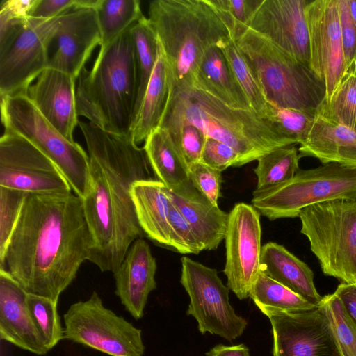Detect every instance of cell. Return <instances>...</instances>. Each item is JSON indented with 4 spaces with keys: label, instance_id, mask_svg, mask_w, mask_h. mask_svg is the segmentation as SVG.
Segmentation results:
<instances>
[{
    "label": "cell",
    "instance_id": "cell-23",
    "mask_svg": "<svg viewBox=\"0 0 356 356\" xmlns=\"http://www.w3.org/2000/svg\"><path fill=\"white\" fill-rule=\"evenodd\" d=\"M299 155L356 169V131L317 113Z\"/></svg>",
    "mask_w": 356,
    "mask_h": 356
},
{
    "label": "cell",
    "instance_id": "cell-44",
    "mask_svg": "<svg viewBox=\"0 0 356 356\" xmlns=\"http://www.w3.org/2000/svg\"><path fill=\"white\" fill-rule=\"evenodd\" d=\"M98 0H35L29 17L50 19L81 8H95Z\"/></svg>",
    "mask_w": 356,
    "mask_h": 356
},
{
    "label": "cell",
    "instance_id": "cell-31",
    "mask_svg": "<svg viewBox=\"0 0 356 356\" xmlns=\"http://www.w3.org/2000/svg\"><path fill=\"white\" fill-rule=\"evenodd\" d=\"M131 33L135 47L138 72V91L135 120L156 65L159 40L149 19L145 17L131 26Z\"/></svg>",
    "mask_w": 356,
    "mask_h": 356
},
{
    "label": "cell",
    "instance_id": "cell-13",
    "mask_svg": "<svg viewBox=\"0 0 356 356\" xmlns=\"http://www.w3.org/2000/svg\"><path fill=\"white\" fill-rule=\"evenodd\" d=\"M58 17L30 18L13 42L0 52V97L26 94L29 86L49 67Z\"/></svg>",
    "mask_w": 356,
    "mask_h": 356
},
{
    "label": "cell",
    "instance_id": "cell-12",
    "mask_svg": "<svg viewBox=\"0 0 356 356\" xmlns=\"http://www.w3.org/2000/svg\"><path fill=\"white\" fill-rule=\"evenodd\" d=\"M0 186L28 194L72 192L49 158L23 136L5 129L0 138Z\"/></svg>",
    "mask_w": 356,
    "mask_h": 356
},
{
    "label": "cell",
    "instance_id": "cell-25",
    "mask_svg": "<svg viewBox=\"0 0 356 356\" xmlns=\"http://www.w3.org/2000/svg\"><path fill=\"white\" fill-rule=\"evenodd\" d=\"M131 193L144 234L155 243L170 248L169 188L152 178L136 181Z\"/></svg>",
    "mask_w": 356,
    "mask_h": 356
},
{
    "label": "cell",
    "instance_id": "cell-26",
    "mask_svg": "<svg viewBox=\"0 0 356 356\" xmlns=\"http://www.w3.org/2000/svg\"><path fill=\"white\" fill-rule=\"evenodd\" d=\"M170 87V70L159 42L156 65L131 129V136L136 144L145 142L149 134L159 127Z\"/></svg>",
    "mask_w": 356,
    "mask_h": 356
},
{
    "label": "cell",
    "instance_id": "cell-28",
    "mask_svg": "<svg viewBox=\"0 0 356 356\" xmlns=\"http://www.w3.org/2000/svg\"><path fill=\"white\" fill-rule=\"evenodd\" d=\"M143 148L157 179L170 190L191 183L189 166L168 131L159 127L152 131L145 140Z\"/></svg>",
    "mask_w": 356,
    "mask_h": 356
},
{
    "label": "cell",
    "instance_id": "cell-48",
    "mask_svg": "<svg viewBox=\"0 0 356 356\" xmlns=\"http://www.w3.org/2000/svg\"><path fill=\"white\" fill-rule=\"evenodd\" d=\"M206 356H250L248 348L244 344L226 346L218 344L205 353Z\"/></svg>",
    "mask_w": 356,
    "mask_h": 356
},
{
    "label": "cell",
    "instance_id": "cell-46",
    "mask_svg": "<svg viewBox=\"0 0 356 356\" xmlns=\"http://www.w3.org/2000/svg\"><path fill=\"white\" fill-rule=\"evenodd\" d=\"M35 0H3L1 3L0 13L10 17L28 19Z\"/></svg>",
    "mask_w": 356,
    "mask_h": 356
},
{
    "label": "cell",
    "instance_id": "cell-45",
    "mask_svg": "<svg viewBox=\"0 0 356 356\" xmlns=\"http://www.w3.org/2000/svg\"><path fill=\"white\" fill-rule=\"evenodd\" d=\"M346 72L356 62V24L350 15L348 0H337Z\"/></svg>",
    "mask_w": 356,
    "mask_h": 356
},
{
    "label": "cell",
    "instance_id": "cell-20",
    "mask_svg": "<svg viewBox=\"0 0 356 356\" xmlns=\"http://www.w3.org/2000/svg\"><path fill=\"white\" fill-rule=\"evenodd\" d=\"M27 292L0 269V338L24 350L43 355L47 347L31 313Z\"/></svg>",
    "mask_w": 356,
    "mask_h": 356
},
{
    "label": "cell",
    "instance_id": "cell-9",
    "mask_svg": "<svg viewBox=\"0 0 356 356\" xmlns=\"http://www.w3.org/2000/svg\"><path fill=\"white\" fill-rule=\"evenodd\" d=\"M340 198H356V169L337 163L299 169L288 181L255 190L252 205L270 220L299 217L308 206Z\"/></svg>",
    "mask_w": 356,
    "mask_h": 356
},
{
    "label": "cell",
    "instance_id": "cell-38",
    "mask_svg": "<svg viewBox=\"0 0 356 356\" xmlns=\"http://www.w3.org/2000/svg\"><path fill=\"white\" fill-rule=\"evenodd\" d=\"M263 0H207L226 25L232 40L249 27Z\"/></svg>",
    "mask_w": 356,
    "mask_h": 356
},
{
    "label": "cell",
    "instance_id": "cell-16",
    "mask_svg": "<svg viewBox=\"0 0 356 356\" xmlns=\"http://www.w3.org/2000/svg\"><path fill=\"white\" fill-rule=\"evenodd\" d=\"M305 15L310 67L324 82L328 103L346 73L337 0H308Z\"/></svg>",
    "mask_w": 356,
    "mask_h": 356
},
{
    "label": "cell",
    "instance_id": "cell-22",
    "mask_svg": "<svg viewBox=\"0 0 356 356\" xmlns=\"http://www.w3.org/2000/svg\"><path fill=\"white\" fill-rule=\"evenodd\" d=\"M171 200L192 227L203 250L217 249L225 239L229 213L212 204L191 183L169 189Z\"/></svg>",
    "mask_w": 356,
    "mask_h": 356
},
{
    "label": "cell",
    "instance_id": "cell-6",
    "mask_svg": "<svg viewBox=\"0 0 356 356\" xmlns=\"http://www.w3.org/2000/svg\"><path fill=\"white\" fill-rule=\"evenodd\" d=\"M236 44L257 77L268 102L316 115L325 102L324 82L294 59L247 28Z\"/></svg>",
    "mask_w": 356,
    "mask_h": 356
},
{
    "label": "cell",
    "instance_id": "cell-8",
    "mask_svg": "<svg viewBox=\"0 0 356 356\" xmlns=\"http://www.w3.org/2000/svg\"><path fill=\"white\" fill-rule=\"evenodd\" d=\"M5 130L30 141L58 168L76 195L91 188L89 156L77 143L66 139L39 111L26 94L1 97Z\"/></svg>",
    "mask_w": 356,
    "mask_h": 356
},
{
    "label": "cell",
    "instance_id": "cell-40",
    "mask_svg": "<svg viewBox=\"0 0 356 356\" xmlns=\"http://www.w3.org/2000/svg\"><path fill=\"white\" fill-rule=\"evenodd\" d=\"M169 225L170 248L181 254H198L203 250L192 227L172 200L170 205Z\"/></svg>",
    "mask_w": 356,
    "mask_h": 356
},
{
    "label": "cell",
    "instance_id": "cell-21",
    "mask_svg": "<svg viewBox=\"0 0 356 356\" xmlns=\"http://www.w3.org/2000/svg\"><path fill=\"white\" fill-rule=\"evenodd\" d=\"M156 262L149 244L136 239L113 273L115 294L125 309L138 320L143 316L149 293L156 288Z\"/></svg>",
    "mask_w": 356,
    "mask_h": 356
},
{
    "label": "cell",
    "instance_id": "cell-37",
    "mask_svg": "<svg viewBox=\"0 0 356 356\" xmlns=\"http://www.w3.org/2000/svg\"><path fill=\"white\" fill-rule=\"evenodd\" d=\"M315 115L286 108L268 102L263 118L268 120L292 145L300 144L306 138Z\"/></svg>",
    "mask_w": 356,
    "mask_h": 356
},
{
    "label": "cell",
    "instance_id": "cell-19",
    "mask_svg": "<svg viewBox=\"0 0 356 356\" xmlns=\"http://www.w3.org/2000/svg\"><path fill=\"white\" fill-rule=\"evenodd\" d=\"M76 79L48 67L29 86L26 95L44 117L68 140L79 124Z\"/></svg>",
    "mask_w": 356,
    "mask_h": 356
},
{
    "label": "cell",
    "instance_id": "cell-27",
    "mask_svg": "<svg viewBox=\"0 0 356 356\" xmlns=\"http://www.w3.org/2000/svg\"><path fill=\"white\" fill-rule=\"evenodd\" d=\"M194 88L202 90L229 106L251 108L222 49L209 47L195 76Z\"/></svg>",
    "mask_w": 356,
    "mask_h": 356
},
{
    "label": "cell",
    "instance_id": "cell-29",
    "mask_svg": "<svg viewBox=\"0 0 356 356\" xmlns=\"http://www.w3.org/2000/svg\"><path fill=\"white\" fill-rule=\"evenodd\" d=\"M95 10L102 33L99 49L145 17L138 0H99Z\"/></svg>",
    "mask_w": 356,
    "mask_h": 356
},
{
    "label": "cell",
    "instance_id": "cell-2",
    "mask_svg": "<svg viewBox=\"0 0 356 356\" xmlns=\"http://www.w3.org/2000/svg\"><path fill=\"white\" fill-rule=\"evenodd\" d=\"M90 159L91 188L82 198L93 246L88 261L114 273L132 243L144 234L131 197L132 185L152 179L145 149L131 136L79 121Z\"/></svg>",
    "mask_w": 356,
    "mask_h": 356
},
{
    "label": "cell",
    "instance_id": "cell-42",
    "mask_svg": "<svg viewBox=\"0 0 356 356\" xmlns=\"http://www.w3.org/2000/svg\"><path fill=\"white\" fill-rule=\"evenodd\" d=\"M189 178L200 193L212 204L218 205L220 195L221 172L198 161L189 165Z\"/></svg>",
    "mask_w": 356,
    "mask_h": 356
},
{
    "label": "cell",
    "instance_id": "cell-1",
    "mask_svg": "<svg viewBox=\"0 0 356 356\" xmlns=\"http://www.w3.org/2000/svg\"><path fill=\"white\" fill-rule=\"evenodd\" d=\"M93 246L81 197L28 194L0 269L29 293L58 300Z\"/></svg>",
    "mask_w": 356,
    "mask_h": 356
},
{
    "label": "cell",
    "instance_id": "cell-41",
    "mask_svg": "<svg viewBox=\"0 0 356 356\" xmlns=\"http://www.w3.org/2000/svg\"><path fill=\"white\" fill-rule=\"evenodd\" d=\"M165 129L170 134L188 166L200 161L206 138L202 131L190 124L175 126Z\"/></svg>",
    "mask_w": 356,
    "mask_h": 356
},
{
    "label": "cell",
    "instance_id": "cell-7",
    "mask_svg": "<svg viewBox=\"0 0 356 356\" xmlns=\"http://www.w3.org/2000/svg\"><path fill=\"white\" fill-rule=\"evenodd\" d=\"M300 232L323 273L356 284V198L331 200L307 207L299 215Z\"/></svg>",
    "mask_w": 356,
    "mask_h": 356
},
{
    "label": "cell",
    "instance_id": "cell-47",
    "mask_svg": "<svg viewBox=\"0 0 356 356\" xmlns=\"http://www.w3.org/2000/svg\"><path fill=\"white\" fill-rule=\"evenodd\" d=\"M334 293L341 299L348 313L356 323V284L341 283Z\"/></svg>",
    "mask_w": 356,
    "mask_h": 356
},
{
    "label": "cell",
    "instance_id": "cell-43",
    "mask_svg": "<svg viewBox=\"0 0 356 356\" xmlns=\"http://www.w3.org/2000/svg\"><path fill=\"white\" fill-rule=\"evenodd\" d=\"M238 154L229 145L212 138H205L200 161L222 172L230 166L238 167Z\"/></svg>",
    "mask_w": 356,
    "mask_h": 356
},
{
    "label": "cell",
    "instance_id": "cell-4",
    "mask_svg": "<svg viewBox=\"0 0 356 356\" xmlns=\"http://www.w3.org/2000/svg\"><path fill=\"white\" fill-rule=\"evenodd\" d=\"M131 27L99 50L92 68L79 74L76 90L78 115L120 136H131L138 91Z\"/></svg>",
    "mask_w": 356,
    "mask_h": 356
},
{
    "label": "cell",
    "instance_id": "cell-10",
    "mask_svg": "<svg viewBox=\"0 0 356 356\" xmlns=\"http://www.w3.org/2000/svg\"><path fill=\"white\" fill-rule=\"evenodd\" d=\"M65 339L110 356H143L142 331L106 307L96 291L63 315Z\"/></svg>",
    "mask_w": 356,
    "mask_h": 356
},
{
    "label": "cell",
    "instance_id": "cell-24",
    "mask_svg": "<svg viewBox=\"0 0 356 356\" xmlns=\"http://www.w3.org/2000/svg\"><path fill=\"white\" fill-rule=\"evenodd\" d=\"M260 270L313 305L319 307L323 297L314 282V273L283 245L268 242L261 247Z\"/></svg>",
    "mask_w": 356,
    "mask_h": 356
},
{
    "label": "cell",
    "instance_id": "cell-5",
    "mask_svg": "<svg viewBox=\"0 0 356 356\" xmlns=\"http://www.w3.org/2000/svg\"><path fill=\"white\" fill-rule=\"evenodd\" d=\"M147 19L169 65L171 91L193 88L207 50L231 38L207 0H154L149 3Z\"/></svg>",
    "mask_w": 356,
    "mask_h": 356
},
{
    "label": "cell",
    "instance_id": "cell-14",
    "mask_svg": "<svg viewBox=\"0 0 356 356\" xmlns=\"http://www.w3.org/2000/svg\"><path fill=\"white\" fill-rule=\"evenodd\" d=\"M260 213L250 204L237 203L229 213L225 235L227 286L238 299L250 296L261 271Z\"/></svg>",
    "mask_w": 356,
    "mask_h": 356
},
{
    "label": "cell",
    "instance_id": "cell-15",
    "mask_svg": "<svg viewBox=\"0 0 356 356\" xmlns=\"http://www.w3.org/2000/svg\"><path fill=\"white\" fill-rule=\"evenodd\" d=\"M259 309L272 326L273 356H343L321 305L298 312Z\"/></svg>",
    "mask_w": 356,
    "mask_h": 356
},
{
    "label": "cell",
    "instance_id": "cell-17",
    "mask_svg": "<svg viewBox=\"0 0 356 356\" xmlns=\"http://www.w3.org/2000/svg\"><path fill=\"white\" fill-rule=\"evenodd\" d=\"M307 3L308 0H263L249 28L294 59L310 67L305 15Z\"/></svg>",
    "mask_w": 356,
    "mask_h": 356
},
{
    "label": "cell",
    "instance_id": "cell-11",
    "mask_svg": "<svg viewBox=\"0 0 356 356\" xmlns=\"http://www.w3.org/2000/svg\"><path fill=\"white\" fill-rule=\"evenodd\" d=\"M181 263L180 283L190 299L186 314L196 320L200 333L209 332L229 341L241 336L248 322L231 305L229 289L217 270L187 257Z\"/></svg>",
    "mask_w": 356,
    "mask_h": 356
},
{
    "label": "cell",
    "instance_id": "cell-3",
    "mask_svg": "<svg viewBox=\"0 0 356 356\" xmlns=\"http://www.w3.org/2000/svg\"><path fill=\"white\" fill-rule=\"evenodd\" d=\"M184 124L195 126L205 136L231 147L238 154V167L257 161L275 149L292 145L253 109L229 106L194 87L170 91L159 127Z\"/></svg>",
    "mask_w": 356,
    "mask_h": 356
},
{
    "label": "cell",
    "instance_id": "cell-36",
    "mask_svg": "<svg viewBox=\"0 0 356 356\" xmlns=\"http://www.w3.org/2000/svg\"><path fill=\"white\" fill-rule=\"evenodd\" d=\"M321 305L329 319L343 356H356V323L334 292L323 297Z\"/></svg>",
    "mask_w": 356,
    "mask_h": 356
},
{
    "label": "cell",
    "instance_id": "cell-30",
    "mask_svg": "<svg viewBox=\"0 0 356 356\" xmlns=\"http://www.w3.org/2000/svg\"><path fill=\"white\" fill-rule=\"evenodd\" d=\"M250 298L259 309L298 312L318 307L262 271H260L252 286Z\"/></svg>",
    "mask_w": 356,
    "mask_h": 356
},
{
    "label": "cell",
    "instance_id": "cell-35",
    "mask_svg": "<svg viewBox=\"0 0 356 356\" xmlns=\"http://www.w3.org/2000/svg\"><path fill=\"white\" fill-rule=\"evenodd\" d=\"M26 301L35 325L51 350L65 339L64 328L58 312V301L49 297L27 293Z\"/></svg>",
    "mask_w": 356,
    "mask_h": 356
},
{
    "label": "cell",
    "instance_id": "cell-33",
    "mask_svg": "<svg viewBox=\"0 0 356 356\" xmlns=\"http://www.w3.org/2000/svg\"><path fill=\"white\" fill-rule=\"evenodd\" d=\"M218 47L222 49L227 58L250 108L263 118L268 102L257 77L237 47L235 40L229 38L220 42Z\"/></svg>",
    "mask_w": 356,
    "mask_h": 356
},
{
    "label": "cell",
    "instance_id": "cell-18",
    "mask_svg": "<svg viewBox=\"0 0 356 356\" xmlns=\"http://www.w3.org/2000/svg\"><path fill=\"white\" fill-rule=\"evenodd\" d=\"M54 42L56 49L49 67L76 79L94 49L102 44V33L95 8H81L59 16Z\"/></svg>",
    "mask_w": 356,
    "mask_h": 356
},
{
    "label": "cell",
    "instance_id": "cell-32",
    "mask_svg": "<svg viewBox=\"0 0 356 356\" xmlns=\"http://www.w3.org/2000/svg\"><path fill=\"white\" fill-rule=\"evenodd\" d=\"M300 156L293 145L275 149L259 158L254 172L257 190L268 188L291 179L299 168Z\"/></svg>",
    "mask_w": 356,
    "mask_h": 356
},
{
    "label": "cell",
    "instance_id": "cell-39",
    "mask_svg": "<svg viewBox=\"0 0 356 356\" xmlns=\"http://www.w3.org/2000/svg\"><path fill=\"white\" fill-rule=\"evenodd\" d=\"M27 195L0 186V256L6 250Z\"/></svg>",
    "mask_w": 356,
    "mask_h": 356
},
{
    "label": "cell",
    "instance_id": "cell-34",
    "mask_svg": "<svg viewBox=\"0 0 356 356\" xmlns=\"http://www.w3.org/2000/svg\"><path fill=\"white\" fill-rule=\"evenodd\" d=\"M318 113L356 131V62L343 75L328 103Z\"/></svg>",
    "mask_w": 356,
    "mask_h": 356
},
{
    "label": "cell",
    "instance_id": "cell-49",
    "mask_svg": "<svg viewBox=\"0 0 356 356\" xmlns=\"http://www.w3.org/2000/svg\"><path fill=\"white\" fill-rule=\"evenodd\" d=\"M352 18L356 24V0H348Z\"/></svg>",
    "mask_w": 356,
    "mask_h": 356
}]
</instances>
